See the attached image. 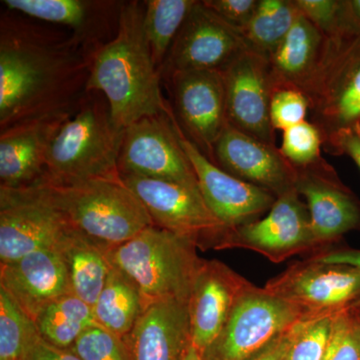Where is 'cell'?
I'll return each mask as SVG.
<instances>
[{
    "mask_svg": "<svg viewBox=\"0 0 360 360\" xmlns=\"http://www.w3.org/2000/svg\"><path fill=\"white\" fill-rule=\"evenodd\" d=\"M75 39H54L2 20L0 37V127L71 108L86 87L92 54Z\"/></svg>",
    "mask_w": 360,
    "mask_h": 360,
    "instance_id": "cell-1",
    "label": "cell"
},
{
    "mask_svg": "<svg viewBox=\"0 0 360 360\" xmlns=\"http://www.w3.org/2000/svg\"><path fill=\"white\" fill-rule=\"evenodd\" d=\"M143 14V2L120 6L115 37L92 54L85 87V92L105 97L113 122L122 129L170 112L161 96L160 70L146 39Z\"/></svg>",
    "mask_w": 360,
    "mask_h": 360,
    "instance_id": "cell-2",
    "label": "cell"
},
{
    "mask_svg": "<svg viewBox=\"0 0 360 360\" xmlns=\"http://www.w3.org/2000/svg\"><path fill=\"white\" fill-rule=\"evenodd\" d=\"M87 94L52 139L45 163L46 181L70 184L120 175L124 129L113 122L103 94Z\"/></svg>",
    "mask_w": 360,
    "mask_h": 360,
    "instance_id": "cell-3",
    "label": "cell"
},
{
    "mask_svg": "<svg viewBox=\"0 0 360 360\" xmlns=\"http://www.w3.org/2000/svg\"><path fill=\"white\" fill-rule=\"evenodd\" d=\"M37 184L75 229L110 248L155 225L120 175L70 184L42 179Z\"/></svg>",
    "mask_w": 360,
    "mask_h": 360,
    "instance_id": "cell-4",
    "label": "cell"
},
{
    "mask_svg": "<svg viewBox=\"0 0 360 360\" xmlns=\"http://www.w3.org/2000/svg\"><path fill=\"white\" fill-rule=\"evenodd\" d=\"M193 239L156 225L122 245L108 248L113 266L124 272L141 291L144 307L162 300L189 302L202 258Z\"/></svg>",
    "mask_w": 360,
    "mask_h": 360,
    "instance_id": "cell-5",
    "label": "cell"
},
{
    "mask_svg": "<svg viewBox=\"0 0 360 360\" xmlns=\"http://www.w3.org/2000/svg\"><path fill=\"white\" fill-rule=\"evenodd\" d=\"M311 122L323 143L343 130L360 127V37H328L319 70L302 90Z\"/></svg>",
    "mask_w": 360,
    "mask_h": 360,
    "instance_id": "cell-6",
    "label": "cell"
},
{
    "mask_svg": "<svg viewBox=\"0 0 360 360\" xmlns=\"http://www.w3.org/2000/svg\"><path fill=\"white\" fill-rule=\"evenodd\" d=\"M302 316L295 305L251 283L203 360H251Z\"/></svg>",
    "mask_w": 360,
    "mask_h": 360,
    "instance_id": "cell-7",
    "label": "cell"
},
{
    "mask_svg": "<svg viewBox=\"0 0 360 360\" xmlns=\"http://www.w3.org/2000/svg\"><path fill=\"white\" fill-rule=\"evenodd\" d=\"M72 227L37 184L0 187V264L59 248Z\"/></svg>",
    "mask_w": 360,
    "mask_h": 360,
    "instance_id": "cell-8",
    "label": "cell"
},
{
    "mask_svg": "<svg viewBox=\"0 0 360 360\" xmlns=\"http://www.w3.org/2000/svg\"><path fill=\"white\" fill-rule=\"evenodd\" d=\"M118 170L120 174L167 180L200 189L172 111L142 118L125 127Z\"/></svg>",
    "mask_w": 360,
    "mask_h": 360,
    "instance_id": "cell-9",
    "label": "cell"
},
{
    "mask_svg": "<svg viewBox=\"0 0 360 360\" xmlns=\"http://www.w3.org/2000/svg\"><path fill=\"white\" fill-rule=\"evenodd\" d=\"M120 177L141 201L156 226L193 239L202 250L214 248L226 231L206 205L200 189L139 175Z\"/></svg>",
    "mask_w": 360,
    "mask_h": 360,
    "instance_id": "cell-10",
    "label": "cell"
},
{
    "mask_svg": "<svg viewBox=\"0 0 360 360\" xmlns=\"http://www.w3.org/2000/svg\"><path fill=\"white\" fill-rule=\"evenodd\" d=\"M317 248L309 210L295 188L277 196L264 219L225 231L214 246L215 250L246 248L276 264Z\"/></svg>",
    "mask_w": 360,
    "mask_h": 360,
    "instance_id": "cell-11",
    "label": "cell"
},
{
    "mask_svg": "<svg viewBox=\"0 0 360 360\" xmlns=\"http://www.w3.org/2000/svg\"><path fill=\"white\" fill-rule=\"evenodd\" d=\"M307 315L338 314L360 303V270L310 259L288 267L265 285Z\"/></svg>",
    "mask_w": 360,
    "mask_h": 360,
    "instance_id": "cell-12",
    "label": "cell"
},
{
    "mask_svg": "<svg viewBox=\"0 0 360 360\" xmlns=\"http://www.w3.org/2000/svg\"><path fill=\"white\" fill-rule=\"evenodd\" d=\"M248 51L243 34L202 1H195L180 28L161 70H215L224 72Z\"/></svg>",
    "mask_w": 360,
    "mask_h": 360,
    "instance_id": "cell-13",
    "label": "cell"
},
{
    "mask_svg": "<svg viewBox=\"0 0 360 360\" xmlns=\"http://www.w3.org/2000/svg\"><path fill=\"white\" fill-rule=\"evenodd\" d=\"M176 127L180 143L193 165L202 198L225 231L255 221L260 215L269 212L276 195L227 174L182 132L177 120Z\"/></svg>",
    "mask_w": 360,
    "mask_h": 360,
    "instance_id": "cell-14",
    "label": "cell"
},
{
    "mask_svg": "<svg viewBox=\"0 0 360 360\" xmlns=\"http://www.w3.org/2000/svg\"><path fill=\"white\" fill-rule=\"evenodd\" d=\"M177 117L191 141L208 158L229 124L224 73L175 71L169 75Z\"/></svg>",
    "mask_w": 360,
    "mask_h": 360,
    "instance_id": "cell-15",
    "label": "cell"
},
{
    "mask_svg": "<svg viewBox=\"0 0 360 360\" xmlns=\"http://www.w3.org/2000/svg\"><path fill=\"white\" fill-rule=\"evenodd\" d=\"M222 73L229 124L276 146V129L270 120L272 84L269 60L245 51Z\"/></svg>",
    "mask_w": 360,
    "mask_h": 360,
    "instance_id": "cell-16",
    "label": "cell"
},
{
    "mask_svg": "<svg viewBox=\"0 0 360 360\" xmlns=\"http://www.w3.org/2000/svg\"><path fill=\"white\" fill-rule=\"evenodd\" d=\"M295 170V189L307 200L317 245H328L348 231L360 229V202L326 160Z\"/></svg>",
    "mask_w": 360,
    "mask_h": 360,
    "instance_id": "cell-17",
    "label": "cell"
},
{
    "mask_svg": "<svg viewBox=\"0 0 360 360\" xmlns=\"http://www.w3.org/2000/svg\"><path fill=\"white\" fill-rule=\"evenodd\" d=\"M77 103L1 129L0 187L23 188L44 179L47 151L52 139Z\"/></svg>",
    "mask_w": 360,
    "mask_h": 360,
    "instance_id": "cell-18",
    "label": "cell"
},
{
    "mask_svg": "<svg viewBox=\"0 0 360 360\" xmlns=\"http://www.w3.org/2000/svg\"><path fill=\"white\" fill-rule=\"evenodd\" d=\"M215 165L241 180L283 195L295 188V168L276 146L265 143L234 129L226 127L214 144Z\"/></svg>",
    "mask_w": 360,
    "mask_h": 360,
    "instance_id": "cell-19",
    "label": "cell"
},
{
    "mask_svg": "<svg viewBox=\"0 0 360 360\" xmlns=\"http://www.w3.org/2000/svg\"><path fill=\"white\" fill-rule=\"evenodd\" d=\"M250 281L219 260H203L189 298L191 342L201 354L214 342Z\"/></svg>",
    "mask_w": 360,
    "mask_h": 360,
    "instance_id": "cell-20",
    "label": "cell"
},
{
    "mask_svg": "<svg viewBox=\"0 0 360 360\" xmlns=\"http://www.w3.org/2000/svg\"><path fill=\"white\" fill-rule=\"evenodd\" d=\"M0 288L35 321L45 307L71 293L63 253L59 248H49L0 264Z\"/></svg>",
    "mask_w": 360,
    "mask_h": 360,
    "instance_id": "cell-21",
    "label": "cell"
},
{
    "mask_svg": "<svg viewBox=\"0 0 360 360\" xmlns=\"http://www.w3.org/2000/svg\"><path fill=\"white\" fill-rule=\"evenodd\" d=\"M124 340L131 360H181L191 342L188 302L168 300L153 303Z\"/></svg>",
    "mask_w": 360,
    "mask_h": 360,
    "instance_id": "cell-22",
    "label": "cell"
},
{
    "mask_svg": "<svg viewBox=\"0 0 360 360\" xmlns=\"http://www.w3.org/2000/svg\"><path fill=\"white\" fill-rule=\"evenodd\" d=\"M328 41V37L300 13L269 59L272 87H295L302 91L319 70Z\"/></svg>",
    "mask_w": 360,
    "mask_h": 360,
    "instance_id": "cell-23",
    "label": "cell"
},
{
    "mask_svg": "<svg viewBox=\"0 0 360 360\" xmlns=\"http://www.w3.org/2000/svg\"><path fill=\"white\" fill-rule=\"evenodd\" d=\"M108 248L75 227L59 246L68 265L71 293L91 307L96 304L112 267Z\"/></svg>",
    "mask_w": 360,
    "mask_h": 360,
    "instance_id": "cell-24",
    "label": "cell"
},
{
    "mask_svg": "<svg viewBox=\"0 0 360 360\" xmlns=\"http://www.w3.org/2000/svg\"><path fill=\"white\" fill-rule=\"evenodd\" d=\"M2 4L35 20L68 26L75 32L73 37L87 46L94 40L97 21L106 13L103 7L108 4L84 0H4Z\"/></svg>",
    "mask_w": 360,
    "mask_h": 360,
    "instance_id": "cell-25",
    "label": "cell"
},
{
    "mask_svg": "<svg viewBox=\"0 0 360 360\" xmlns=\"http://www.w3.org/2000/svg\"><path fill=\"white\" fill-rule=\"evenodd\" d=\"M144 309L143 298L136 284L112 265L103 290L92 307L97 324L124 338L131 333Z\"/></svg>",
    "mask_w": 360,
    "mask_h": 360,
    "instance_id": "cell-26",
    "label": "cell"
},
{
    "mask_svg": "<svg viewBox=\"0 0 360 360\" xmlns=\"http://www.w3.org/2000/svg\"><path fill=\"white\" fill-rule=\"evenodd\" d=\"M39 335L54 347L70 349L79 336L96 326L94 310L77 296L68 293L45 307L34 321Z\"/></svg>",
    "mask_w": 360,
    "mask_h": 360,
    "instance_id": "cell-27",
    "label": "cell"
},
{
    "mask_svg": "<svg viewBox=\"0 0 360 360\" xmlns=\"http://www.w3.org/2000/svg\"><path fill=\"white\" fill-rule=\"evenodd\" d=\"M298 14L293 0H259L255 15L241 32L248 51L269 60L290 32Z\"/></svg>",
    "mask_w": 360,
    "mask_h": 360,
    "instance_id": "cell-28",
    "label": "cell"
},
{
    "mask_svg": "<svg viewBox=\"0 0 360 360\" xmlns=\"http://www.w3.org/2000/svg\"><path fill=\"white\" fill-rule=\"evenodd\" d=\"M194 0L144 1L143 27L153 63L161 71Z\"/></svg>",
    "mask_w": 360,
    "mask_h": 360,
    "instance_id": "cell-29",
    "label": "cell"
},
{
    "mask_svg": "<svg viewBox=\"0 0 360 360\" xmlns=\"http://www.w3.org/2000/svg\"><path fill=\"white\" fill-rule=\"evenodd\" d=\"M335 315H307L296 321L286 333V360H324Z\"/></svg>",
    "mask_w": 360,
    "mask_h": 360,
    "instance_id": "cell-30",
    "label": "cell"
},
{
    "mask_svg": "<svg viewBox=\"0 0 360 360\" xmlns=\"http://www.w3.org/2000/svg\"><path fill=\"white\" fill-rule=\"evenodd\" d=\"M39 333L34 321L0 288V360H20Z\"/></svg>",
    "mask_w": 360,
    "mask_h": 360,
    "instance_id": "cell-31",
    "label": "cell"
},
{
    "mask_svg": "<svg viewBox=\"0 0 360 360\" xmlns=\"http://www.w3.org/2000/svg\"><path fill=\"white\" fill-rule=\"evenodd\" d=\"M321 146L323 139L321 131L314 123L304 120L283 130L279 150L293 167L305 168L323 160Z\"/></svg>",
    "mask_w": 360,
    "mask_h": 360,
    "instance_id": "cell-32",
    "label": "cell"
},
{
    "mask_svg": "<svg viewBox=\"0 0 360 360\" xmlns=\"http://www.w3.org/2000/svg\"><path fill=\"white\" fill-rule=\"evenodd\" d=\"M70 350L82 360H131L124 338L98 324L84 331Z\"/></svg>",
    "mask_w": 360,
    "mask_h": 360,
    "instance_id": "cell-33",
    "label": "cell"
},
{
    "mask_svg": "<svg viewBox=\"0 0 360 360\" xmlns=\"http://www.w3.org/2000/svg\"><path fill=\"white\" fill-rule=\"evenodd\" d=\"M324 360H360V316L354 307L336 314Z\"/></svg>",
    "mask_w": 360,
    "mask_h": 360,
    "instance_id": "cell-34",
    "label": "cell"
},
{
    "mask_svg": "<svg viewBox=\"0 0 360 360\" xmlns=\"http://www.w3.org/2000/svg\"><path fill=\"white\" fill-rule=\"evenodd\" d=\"M309 111V101L302 90L295 87H272L270 120L277 130H285L304 122Z\"/></svg>",
    "mask_w": 360,
    "mask_h": 360,
    "instance_id": "cell-35",
    "label": "cell"
},
{
    "mask_svg": "<svg viewBox=\"0 0 360 360\" xmlns=\"http://www.w3.org/2000/svg\"><path fill=\"white\" fill-rule=\"evenodd\" d=\"M298 11L326 37L347 33L345 0H293Z\"/></svg>",
    "mask_w": 360,
    "mask_h": 360,
    "instance_id": "cell-36",
    "label": "cell"
},
{
    "mask_svg": "<svg viewBox=\"0 0 360 360\" xmlns=\"http://www.w3.org/2000/svg\"><path fill=\"white\" fill-rule=\"evenodd\" d=\"M202 2L225 22L241 32L255 15L259 0H205Z\"/></svg>",
    "mask_w": 360,
    "mask_h": 360,
    "instance_id": "cell-37",
    "label": "cell"
},
{
    "mask_svg": "<svg viewBox=\"0 0 360 360\" xmlns=\"http://www.w3.org/2000/svg\"><path fill=\"white\" fill-rule=\"evenodd\" d=\"M323 146L331 155H347L360 169V127L333 135L324 142Z\"/></svg>",
    "mask_w": 360,
    "mask_h": 360,
    "instance_id": "cell-38",
    "label": "cell"
},
{
    "mask_svg": "<svg viewBox=\"0 0 360 360\" xmlns=\"http://www.w3.org/2000/svg\"><path fill=\"white\" fill-rule=\"evenodd\" d=\"M20 360H82L70 349L54 347L37 335L26 347Z\"/></svg>",
    "mask_w": 360,
    "mask_h": 360,
    "instance_id": "cell-39",
    "label": "cell"
},
{
    "mask_svg": "<svg viewBox=\"0 0 360 360\" xmlns=\"http://www.w3.org/2000/svg\"><path fill=\"white\" fill-rule=\"evenodd\" d=\"M311 259L326 264L347 265L360 270V250H340L314 255Z\"/></svg>",
    "mask_w": 360,
    "mask_h": 360,
    "instance_id": "cell-40",
    "label": "cell"
},
{
    "mask_svg": "<svg viewBox=\"0 0 360 360\" xmlns=\"http://www.w3.org/2000/svg\"><path fill=\"white\" fill-rule=\"evenodd\" d=\"M288 330L270 342L266 347L251 360H286L288 354Z\"/></svg>",
    "mask_w": 360,
    "mask_h": 360,
    "instance_id": "cell-41",
    "label": "cell"
},
{
    "mask_svg": "<svg viewBox=\"0 0 360 360\" xmlns=\"http://www.w3.org/2000/svg\"><path fill=\"white\" fill-rule=\"evenodd\" d=\"M345 16L347 33L360 37V0H345Z\"/></svg>",
    "mask_w": 360,
    "mask_h": 360,
    "instance_id": "cell-42",
    "label": "cell"
},
{
    "mask_svg": "<svg viewBox=\"0 0 360 360\" xmlns=\"http://www.w3.org/2000/svg\"><path fill=\"white\" fill-rule=\"evenodd\" d=\"M181 360H203L202 354L191 342L187 345Z\"/></svg>",
    "mask_w": 360,
    "mask_h": 360,
    "instance_id": "cell-43",
    "label": "cell"
},
{
    "mask_svg": "<svg viewBox=\"0 0 360 360\" xmlns=\"http://www.w3.org/2000/svg\"><path fill=\"white\" fill-rule=\"evenodd\" d=\"M354 309L355 310V311H356V314H359L360 316V303L359 304L355 305V307H354Z\"/></svg>",
    "mask_w": 360,
    "mask_h": 360,
    "instance_id": "cell-44",
    "label": "cell"
}]
</instances>
